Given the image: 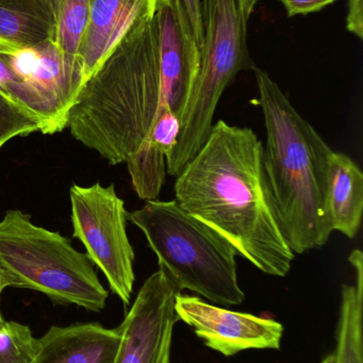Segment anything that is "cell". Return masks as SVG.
<instances>
[{
    "label": "cell",
    "instance_id": "1",
    "mask_svg": "<svg viewBox=\"0 0 363 363\" xmlns=\"http://www.w3.org/2000/svg\"><path fill=\"white\" fill-rule=\"evenodd\" d=\"M264 144L249 128L219 121L175 182V201L212 228L258 270L285 277L296 254L273 204Z\"/></svg>",
    "mask_w": 363,
    "mask_h": 363
},
{
    "label": "cell",
    "instance_id": "2",
    "mask_svg": "<svg viewBox=\"0 0 363 363\" xmlns=\"http://www.w3.org/2000/svg\"><path fill=\"white\" fill-rule=\"evenodd\" d=\"M166 106L155 18L134 23L85 83L68 112L75 140L111 165L126 163L148 140Z\"/></svg>",
    "mask_w": 363,
    "mask_h": 363
},
{
    "label": "cell",
    "instance_id": "3",
    "mask_svg": "<svg viewBox=\"0 0 363 363\" xmlns=\"http://www.w3.org/2000/svg\"><path fill=\"white\" fill-rule=\"evenodd\" d=\"M253 70L266 130L264 174L281 230L294 254L320 249L332 234L326 196L334 150L268 72Z\"/></svg>",
    "mask_w": 363,
    "mask_h": 363
},
{
    "label": "cell",
    "instance_id": "4",
    "mask_svg": "<svg viewBox=\"0 0 363 363\" xmlns=\"http://www.w3.org/2000/svg\"><path fill=\"white\" fill-rule=\"evenodd\" d=\"M127 220L146 237L161 270L180 291L190 290L215 305L242 304L236 250L176 201H146Z\"/></svg>",
    "mask_w": 363,
    "mask_h": 363
},
{
    "label": "cell",
    "instance_id": "5",
    "mask_svg": "<svg viewBox=\"0 0 363 363\" xmlns=\"http://www.w3.org/2000/svg\"><path fill=\"white\" fill-rule=\"evenodd\" d=\"M0 268L12 287L40 292L55 304L93 313L106 307L108 291L87 254L59 233L32 223L18 209H10L0 220Z\"/></svg>",
    "mask_w": 363,
    "mask_h": 363
},
{
    "label": "cell",
    "instance_id": "6",
    "mask_svg": "<svg viewBox=\"0 0 363 363\" xmlns=\"http://www.w3.org/2000/svg\"><path fill=\"white\" fill-rule=\"evenodd\" d=\"M202 40L200 74L181 118L176 147L166 157V174L177 177L204 146L225 89L244 70L256 67L247 45V21L238 0H200Z\"/></svg>",
    "mask_w": 363,
    "mask_h": 363
},
{
    "label": "cell",
    "instance_id": "7",
    "mask_svg": "<svg viewBox=\"0 0 363 363\" xmlns=\"http://www.w3.org/2000/svg\"><path fill=\"white\" fill-rule=\"evenodd\" d=\"M72 236L87 249V255L102 270L113 294L125 306L134 291V251L126 230L125 202L117 196L113 184L104 187L95 183L89 187L72 185Z\"/></svg>",
    "mask_w": 363,
    "mask_h": 363
},
{
    "label": "cell",
    "instance_id": "8",
    "mask_svg": "<svg viewBox=\"0 0 363 363\" xmlns=\"http://www.w3.org/2000/svg\"><path fill=\"white\" fill-rule=\"evenodd\" d=\"M181 292L161 270L144 281L117 328L121 343L114 363H172L173 334L179 321L175 304Z\"/></svg>",
    "mask_w": 363,
    "mask_h": 363
},
{
    "label": "cell",
    "instance_id": "9",
    "mask_svg": "<svg viewBox=\"0 0 363 363\" xmlns=\"http://www.w3.org/2000/svg\"><path fill=\"white\" fill-rule=\"evenodd\" d=\"M175 311L179 321L191 326L209 349L225 357L249 350H281L285 328L276 320L222 308L183 294L177 296Z\"/></svg>",
    "mask_w": 363,
    "mask_h": 363
},
{
    "label": "cell",
    "instance_id": "10",
    "mask_svg": "<svg viewBox=\"0 0 363 363\" xmlns=\"http://www.w3.org/2000/svg\"><path fill=\"white\" fill-rule=\"evenodd\" d=\"M153 18L164 101L181 123L200 74L202 51L183 0H158Z\"/></svg>",
    "mask_w": 363,
    "mask_h": 363
},
{
    "label": "cell",
    "instance_id": "11",
    "mask_svg": "<svg viewBox=\"0 0 363 363\" xmlns=\"http://www.w3.org/2000/svg\"><path fill=\"white\" fill-rule=\"evenodd\" d=\"M158 0H92L89 23L79 50L82 86L128 30L153 17Z\"/></svg>",
    "mask_w": 363,
    "mask_h": 363
},
{
    "label": "cell",
    "instance_id": "12",
    "mask_svg": "<svg viewBox=\"0 0 363 363\" xmlns=\"http://www.w3.org/2000/svg\"><path fill=\"white\" fill-rule=\"evenodd\" d=\"M119 343V328L98 323L53 326L38 338L32 363H114Z\"/></svg>",
    "mask_w": 363,
    "mask_h": 363
},
{
    "label": "cell",
    "instance_id": "13",
    "mask_svg": "<svg viewBox=\"0 0 363 363\" xmlns=\"http://www.w3.org/2000/svg\"><path fill=\"white\" fill-rule=\"evenodd\" d=\"M326 209L332 232L355 238L362 225L363 174L345 153L332 151L328 169Z\"/></svg>",
    "mask_w": 363,
    "mask_h": 363
},
{
    "label": "cell",
    "instance_id": "14",
    "mask_svg": "<svg viewBox=\"0 0 363 363\" xmlns=\"http://www.w3.org/2000/svg\"><path fill=\"white\" fill-rule=\"evenodd\" d=\"M355 270V283L343 284L337 325L335 363H363V254L349 256Z\"/></svg>",
    "mask_w": 363,
    "mask_h": 363
},
{
    "label": "cell",
    "instance_id": "15",
    "mask_svg": "<svg viewBox=\"0 0 363 363\" xmlns=\"http://www.w3.org/2000/svg\"><path fill=\"white\" fill-rule=\"evenodd\" d=\"M53 19L47 0H0V38L21 46L53 40Z\"/></svg>",
    "mask_w": 363,
    "mask_h": 363
},
{
    "label": "cell",
    "instance_id": "16",
    "mask_svg": "<svg viewBox=\"0 0 363 363\" xmlns=\"http://www.w3.org/2000/svg\"><path fill=\"white\" fill-rule=\"evenodd\" d=\"M91 2L92 0H47L53 19L51 42L66 63L80 77L78 55L89 23Z\"/></svg>",
    "mask_w": 363,
    "mask_h": 363
},
{
    "label": "cell",
    "instance_id": "17",
    "mask_svg": "<svg viewBox=\"0 0 363 363\" xmlns=\"http://www.w3.org/2000/svg\"><path fill=\"white\" fill-rule=\"evenodd\" d=\"M0 91L4 96L33 114L40 121L43 134L57 133L55 118L46 102L29 85L26 84L11 68L0 45Z\"/></svg>",
    "mask_w": 363,
    "mask_h": 363
},
{
    "label": "cell",
    "instance_id": "18",
    "mask_svg": "<svg viewBox=\"0 0 363 363\" xmlns=\"http://www.w3.org/2000/svg\"><path fill=\"white\" fill-rule=\"evenodd\" d=\"M38 350L29 326L4 321L0 326V363H32Z\"/></svg>",
    "mask_w": 363,
    "mask_h": 363
},
{
    "label": "cell",
    "instance_id": "19",
    "mask_svg": "<svg viewBox=\"0 0 363 363\" xmlns=\"http://www.w3.org/2000/svg\"><path fill=\"white\" fill-rule=\"evenodd\" d=\"M40 121L0 91V149L17 136L40 132Z\"/></svg>",
    "mask_w": 363,
    "mask_h": 363
},
{
    "label": "cell",
    "instance_id": "20",
    "mask_svg": "<svg viewBox=\"0 0 363 363\" xmlns=\"http://www.w3.org/2000/svg\"><path fill=\"white\" fill-rule=\"evenodd\" d=\"M289 17L320 12L336 0H278Z\"/></svg>",
    "mask_w": 363,
    "mask_h": 363
},
{
    "label": "cell",
    "instance_id": "21",
    "mask_svg": "<svg viewBox=\"0 0 363 363\" xmlns=\"http://www.w3.org/2000/svg\"><path fill=\"white\" fill-rule=\"evenodd\" d=\"M345 26L350 33L363 40V0H347Z\"/></svg>",
    "mask_w": 363,
    "mask_h": 363
},
{
    "label": "cell",
    "instance_id": "22",
    "mask_svg": "<svg viewBox=\"0 0 363 363\" xmlns=\"http://www.w3.org/2000/svg\"><path fill=\"white\" fill-rule=\"evenodd\" d=\"M185 10L189 15L191 21L192 29L198 46L202 49V40H204V28H202V6L200 0H183Z\"/></svg>",
    "mask_w": 363,
    "mask_h": 363
},
{
    "label": "cell",
    "instance_id": "23",
    "mask_svg": "<svg viewBox=\"0 0 363 363\" xmlns=\"http://www.w3.org/2000/svg\"><path fill=\"white\" fill-rule=\"evenodd\" d=\"M238 1L241 11H242L243 16L245 17L246 21H249L251 13L255 10L256 4H257L260 0H238Z\"/></svg>",
    "mask_w": 363,
    "mask_h": 363
},
{
    "label": "cell",
    "instance_id": "24",
    "mask_svg": "<svg viewBox=\"0 0 363 363\" xmlns=\"http://www.w3.org/2000/svg\"><path fill=\"white\" fill-rule=\"evenodd\" d=\"M12 287V281H11L9 275L0 268V296H1L2 292L6 288ZM4 323V317H2L1 311H0V326Z\"/></svg>",
    "mask_w": 363,
    "mask_h": 363
},
{
    "label": "cell",
    "instance_id": "25",
    "mask_svg": "<svg viewBox=\"0 0 363 363\" xmlns=\"http://www.w3.org/2000/svg\"><path fill=\"white\" fill-rule=\"evenodd\" d=\"M321 363H335V355L334 353L330 354L324 358L323 362Z\"/></svg>",
    "mask_w": 363,
    "mask_h": 363
}]
</instances>
